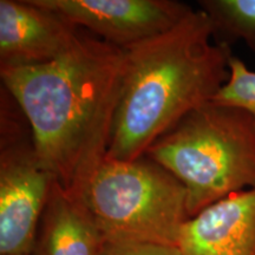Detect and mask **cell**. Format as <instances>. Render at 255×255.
I'll return each instance as SVG.
<instances>
[{"mask_svg": "<svg viewBox=\"0 0 255 255\" xmlns=\"http://www.w3.org/2000/svg\"><path fill=\"white\" fill-rule=\"evenodd\" d=\"M79 38L75 25L36 0H0V69L53 62Z\"/></svg>", "mask_w": 255, "mask_h": 255, "instance_id": "52a82bcc", "label": "cell"}, {"mask_svg": "<svg viewBox=\"0 0 255 255\" xmlns=\"http://www.w3.org/2000/svg\"><path fill=\"white\" fill-rule=\"evenodd\" d=\"M0 94V255L31 254L55 178L13 96Z\"/></svg>", "mask_w": 255, "mask_h": 255, "instance_id": "5b68a950", "label": "cell"}, {"mask_svg": "<svg viewBox=\"0 0 255 255\" xmlns=\"http://www.w3.org/2000/svg\"><path fill=\"white\" fill-rule=\"evenodd\" d=\"M76 27L126 50L171 30L193 11L175 0H36Z\"/></svg>", "mask_w": 255, "mask_h": 255, "instance_id": "8992f818", "label": "cell"}, {"mask_svg": "<svg viewBox=\"0 0 255 255\" xmlns=\"http://www.w3.org/2000/svg\"><path fill=\"white\" fill-rule=\"evenodd\" d=\"M182 255H255V188L233 194L188 221Z\"/></svg>", "mask_w": 255, "mask_h": 255, "instance_id": "ba28073f", "label": "cell"}, {"mask_svg": "<svg viewBox=\"0 0 255 255\" xmlns=\"http://www.w3.org/2000/svg\"><path fill=\"white\" fill-rule=\"evenodd\" d=\"M145 155L181 181L191 219L255 188V119L242 108L212 101L184 116Z\"/></svg>", "mask_w": 255, "mask_h": 255, "instance_id": "3957f363", "label": "cell"}, {"mask_svg": "<svg viewBox=\"0 0 255 255\" xmlns=\"http://www.w3.org/2000/svg\"><path fill=\"white\" fill-rule=\"evenodd\" d=\"M100 255H182L170 245L137 240H104Z\"/></svg>", "mask_w": 255, "mask_h": 255, "instance_id": "7c38bea8", "label": "cell"}, {"mask_svg": "<svg viewBox=\"0 0 255 255\" xmlns=\"http://www.w3.org/2000/svg\"><path fill=\"white\" fill-rule=\"evenodd\" d=\"M219 44L241 40L255 53V0H200Z\"/></svg>", "mask_w": 255, "mask_h": 255, "instance_id": "30bf717a", "label": "cell"}, {"mask_svg": "<svg viewBox=\"0 0 255 255\" xmlns=\"http://www.w3.org/2000/svg\"><path fill=\"white\" fill-rule=\"evenodd\" d=\"M20 255H31V254H20Z\"/></svg>", "mask_w": 255, "mask_h": 255, "instance_id": "4fadbf2b", "label": "cell"}, {"mask_svg": "<svg viewBox=\"0 0 255 255\" xmlns=\"http://www.w3.org/2000/svg\"><path fill=\"white\" fill-rule=\"evenodd\" d=\"M202 9L164 33L124 50L122 90L107 157L132 161L228 82L231 46L214 43Z\"/></svg>", "mask_w": 255, "mask_h": 255, "instance_id": "7a4b0ae2", "label": "cell"}, {"mask_svg": "<svg viewBox=\"0 0 255 255\" xmlns=\"http://www.w3.org/2000/svg\"><path fill=\"white\" fill-rule=\"evenodd\" d=\"M229 71L228 82L213 102L242 108L255 119V71L234 56L229 60Z\"/></svg>", "mask_w": 255, "mask_h": 255, "instance_id": "8fae6325", "label": "cell"}, {"mask_svg": "<svg viewBox=\"0 0 255 255\" xmlns=\"http://www.w3.org/2000/svg\"><path fill=\"white\" fill-rule=\"evenodd\" d=\"M103 241L82 201L53 180L31 255H100Z\"/></svg>", "mask_w": 255, "mask_h": 255, "instance_id": "9c48e42d", "label": "cell"}, {"mask_svg": "<svg viewBox=\"0 0 255 255\" xmlns=\"http://www.w3.org/2000/svg\"><path fill=\"white\" fill-rule=\"evenodd\" d=\"M124 64V50L81 36L53 62L0 69L1 85L30 123L41 162L79 201L108 156Z\"/></svg>", "mask_w": 255, "mask_h": 255, "instance_id": "6da1fadb", "label": "cell"}, {"mask_svg": "<svg viewBox=\"0 0 255 255\" xmlns=\"http://www.w3.org/2000/svg\"><path fill=\"white\" fill-rule=\"evenodd\" d=\"M82 202L104 240L178 247L190 220L186 188L146 155L132 161L105 158Z\"/></svg>", "mask_w": 255, "mask_h": 255, "instance_id": "277c9868", "label": "cell"}]
</instances>
